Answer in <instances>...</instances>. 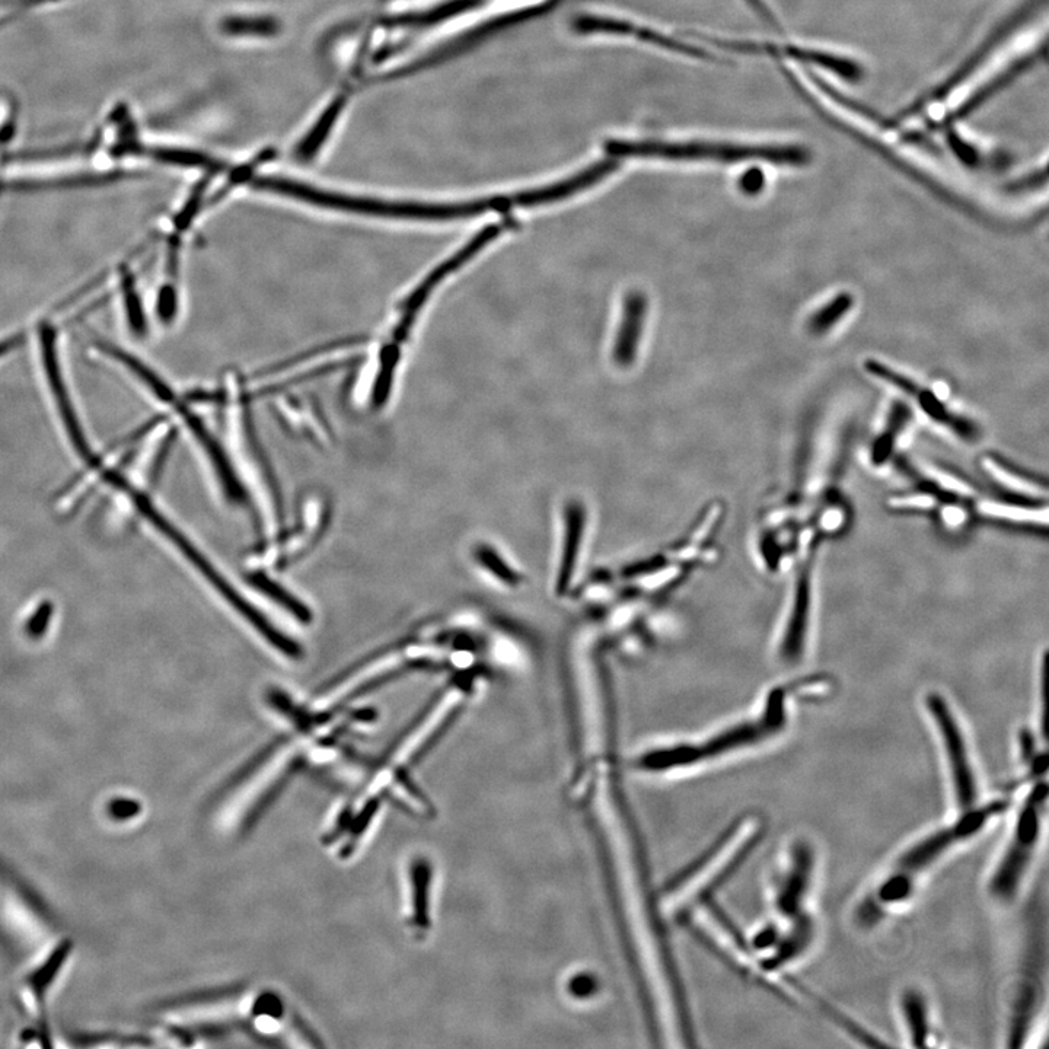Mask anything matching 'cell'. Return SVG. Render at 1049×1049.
<instances>
[{"instance_id": "1", "label": "cell", "mask_w": 1049, "mask_h": 1049, "mask_svg": "<svg viewBox=\"0 0 1049 1049\" xmlns=\"http://www.w3.org/2000/svg\"><path fill=\"white\" fill-rule=\"evenodd\" d=\"M614 158H662L675 161H713L722 164L762 161L779 167L800 168L811 162V153L796 145H741L725 142H624L605 145Z\"/></svg>"}, {"instance_id": "2", "label": "cell", "mask_w": 1049, "mask_h": 1049, "mask_svg": "<svg viewBox=\"0 0 1049 1049\" xmlns=\"http://www.w3.org/2000/svg\"><path fill=\"white\" fill-rule=\"evenodd\" d=\"M787 693L784 688L771 691L760 719L742 723L719 733L704 744L679 745L677 748L659 749L640 757L639 767L646 771H669L675 767H690L719 755L729 754L745 746L760 744L779 733L786 726Z\"/></svg>"}, {"instance_id": "3", "label": "cell", "mask_w": 1049, "mask_h": 1049, "mask_svg": "<svg viewBox=\"0 0 1049 1049\" xmlns=\"http://www.w3.org/2000/svg\"><path fill=\"white\" fill-rule=\"evenodd\" d=\"M1047 799L1048 784L1044 780L1039 781L1029 790L1028 797L1017 813L1009 846L997 864L990 882L991 894L997 901H1013L1019 892L1041 835L1042 816Z\"/></svg>"}, {"instance_id": "4", "label": "cell", "mask_w": 1049, "mask_h": 1049, "mask_svg": "<svg viewBox=\"0 0 1049 1049\" xmlns=\"http://www.w3.org/2000/svg\"><path fill=\"white\" fill-rule=\"evenodd\" d=\"M1007 808H1009V802L1000 799L982 806H974L962 812V815L952 824L931 832L923 840L917 841L914 846L905 850L895 863L894 872L901 873L915 882L920 873L926 872L953 847L980 834L997 815L1006 811Z\"/></svg>"}, {"instance_id": "5", "label": "cell", "mask_w": 1049, "mask_h": 1049, "mask_svg": "<svg viewBox=\"0 0 1049 1049\" xmlns=\"http://www.w3.org/2000/svg\"><path fill=\"white\" fill-rule=\"evenodd\" d=\"M927 709L936 723L945 749L956 805L961 812L968 811L978 805V784L964 732L949 704L940 695L930 694L927 697Z\"/></svg>"}, {"instance_id": "6", "label": "cell", "mask_w": 1049, "mask_h": 1049, "mask_svg": "<svg viewBox=\"0 0 1049 1049\" xmlns=\"http://www.w3.org/2000/svg\"><path fill=\"white\" fill-rule=\"evenodd\" d=\"M864 369L873 378L891 385L895 390L908 395L917 404L918 408L927 417L939 426L945 427L950 433L964 442L974 443L981 438V427L969 417L962 416L956 411L950 410L945 401L940 400L936 392L930 388L918 384L910 376L897 371L892 366L880 362L878 359H867Z\"/></svg>"}, {"instance_id": "7", "label": "cell", "mask_w": 1049, "mask_h": 1049, "mask_svg": "<svg viewBox=\"0 0 1049 1049\" xmlns=\"http://www.w3.org/2000/svg\"><path fill=\"white\" fill-rule=\"evenodd\" d=\"M40 353L44 375L49 382L50 394L62 417L63 426L68 430L76 448L84 451L86 448L84 432L81 430V424H79L75 406H73L68 385H66L65 375H63L62 365H60L56 331L50 325H43L40 328Z\"/></svg>"}, {"instance_id": "8", "label": "cell", "mask_w": 1049, "mask_h": 1049, "mask_svg": "<svg viewBox=\"0 0 1049 1049\" xmlns=\"http://www.w3.org/2000/svg\"><path fill=\"white\" fill-rule=\"evenodd\" d=\"M815 853L808 841H797L789 854V866L780 880L776 907L784 918H793L805 911V901L811 889Z\"/></svg>"}, {"instance_id": "9", "label": "cell", "mask_w": 1049, "mask_h": 1049, "mask_svg": "<svg viewBox=\"0 0 1049 1049\" xmlns=\"http://www.w3.org/2000/svg\"><path fill=\"white\" fill-rule=\"evenodd\" d=\"M573 28L580 34L628 35V37L639 38L644 43L655 44V46L662 47V49L685 54V56L697 57V59H710V57H713L710 56V53L698 49V47L682 43V41L675 40V38L665 37V35L649 30V28L637 27V25L630 24V22L618 21V19L582 15V17H577L573 21Z\"/></svg>"}, {"instance_id": "10", "label": "cell", "mask_w": 1049, "mask_h": 1049, "mask_svg": "<svg viewBox=\"0 0 1049 1049\" xmlns=\"http://www.w3.org/2000/svg\"><path fill=\"white\" fill-rule=\"evenodd\" d=\"M647 314V299L643 293L631 292L624 299L623 318L615 337L612 359L615 365L628 368L633 365L642 339L644 320Z\"/></svg>"}, {"instance_id": "11", "label": "cell", "mask_w": 1049, "mask_h": 1049, "mask_svg": "<svg viewBox=\"0 0 1049 1049\" xmlns=\"http://www.w3.org/2000/svg\"><path fill=\"white\" fill-rule=\"evenodd\" d=\"M815 939V921L811 915L803 913L790 918V929L781 933L779 942L771 949L770 956L762 959V969L777 971L784 968L796 959H799Z\"/></svg>"}, {"instance_id": "12", "label": "cell", "mask_w": 1049, "mask_h": 1049, "mask_svg": "<svg viewBox=\"0 0 1049 1049\" xmlns=\"http://www.w3.org/2000/svg\"><path fill=\"white\" fill-rule=\"evenodd\" d=\"M911 420H913V408L905 401L897 400L891 404L886 414L885 424L870 446V461L873 465L880 467L894 457L898 440Z\"/></svg>"}, {"instance_id": "13", "label": "cell", "mask_w": 1049, "mask_h": 1049, "mask_svg": "<svg viewBox=\"0 0 1049 1049\" xmlns=\"http://www.w3.org/2000/svg\"><path fill=\"white\" fill-rule=\"evenodd\" d=\"M70 949H72V943H60L56 949L51 950L49 958L44 959L41 965L28 975L25 988L28 990V997L33 1001L37 1015L43 1016L47 993L56 981L59 972L62 971L66 959L69 958Z\"/></svg>"}, {"instance_id": "14", "label": "cell", "mask_w": 1049, "mask_h": 1049, "mask_svg": "<svg viewBox=\"0 0 1049 1049\" xmlns=\"http://www.w3.org/2000/svg\"><path fill=\"white\" fill-rule=\"evenodd\" d=\"M901 1012L911 1045L917 1048L929 1047V1007L923 994L914 988L904 991L901 996Z\"/></svg>"}, {"instance_id": "15", "label": "cell", "mask_w": 1049, "mask_h": 1049, "mask_svg": "<svg viewBox=\"0 0 1049 1049\" xmlns=\"http://www.w3.org/2000/svg\"><path fill=\"white\" fill-rule=\"evenodd\" d=\"M97 346L100 352L110 356L111 359L117 360L124 369L136 376L142 384H145L146 388H149V391L156 395V398L164 401V403L174 401V395H172L168 385L158 375H155V372L151 371L148 366L143 365L139 359H136L135 356L124 352L123 349L108 343V341L98 340Z\"/></svg>"}, {"instance_id": "16", "label": "cell", "mask_w": 1049, "mask_h": 1049, "mask_svg": "<svg viewBox=\"0 0 1049 1049\" xmlns=\"http://www.w3.org/2000/svg\"><path fill=\"white\" fill-rule=\"evenodd\" d=\"M854 305H856V299H854L853 293L847 292V290L832 296L830 301L825 302L821 308L812 312L811 317L806 322L809 333L813 337H822L831 333L838 324L846 320L847 315L853 311Z\"/></svg>"}, {"instance_id": "17", "label": "cell", "mask_w": 1049, "mask_h": 1049, "mask_svg": "<svg viewBox=\"0 0 1049 1049\" xmlns=\"http://www.w3.org/2000/svg\"><path fill=\"white\" fill-rule=\"evenodd\" d=\"M123 302L124 308H126L127 320H129L132 330L137 334L145 333L146 325L142 305H140L139 295H137L135 285H133V277L129 276V274L123 280Z\"/></svg>"}, {"instance_id": "18", "label": "cell", "mask_w": 1049, "mask_h": 1049, "mask_svg": "<svg viewBox=\"0 0 1049 1049\" xmlns=\"http://www.w3.org/2000/svg\"><path fill=\"white\" fill-rule=\"evenodd\" d=\"M1047 184V172H1032V174L1026 175V177L1019 178V180L1013 181V183L1007 184L1006 191L1010 194H1025L1032 193V191L1039 190L1041 187H1045Z\"/></svg>"}, {"instance_id": "19", "label": "cell", "mask_w": 1049, "mask_h": 1049, "mask_svg": "<svg viewBox=\"0 0 1049 1049\" xmlns=\"http://www.w3.org/2000/svg\"><path fill=\"white\" fill-rule=\"evenodd\" d=\"M780 936L781 931L776 924H767L755 934L754 939H752V949L755 952H767V950H771L777 945Z\"/></svg>"}, {"instance_id": "20", "label": "cell", "mask_w": 1049, "mask_h": 1049, "mask_svg": "<svg viewBox=\"0 0 1049 1049\" xmlns=\"http://www.w3.org/2000/svg\"><path fill=\"white\" fill-rule=\"evenodd\" d=\"M739 187L748 196H755V194L761 193L765 187L764 172L757 170V168L746 171L742 175L741 180H739Z\"/></svg>"}, {"instance_id": "21", "label": "cell", "mask_w": 1049, "mask_h": 1049, "mask_svg": "<svg viewBox=\"0 0 1049 1049\" xmlns=\"http://www.w3.org/2000/svg\"><path fill=\"white\" fill-rule=\"evenodd\" d=\"M569 990L573 996L579 997V999H586V997L592 996L593 990H596L595 981L589 974L576 975L570 981Z\"/></svg>"}, {"instance_id": "22", "label": "cell", "mask_w": 1049, "mask_h": 1049, "mask_svg": "<svg viewBox=\"0 0 1049 1049\" xmlns=\"http://www.w3.org/2000/svg\"><path fill=\"white\" fill-rule=\"evenodd\" d=\"M748 3L755 9V11L760 12L762 17L771 19V14L768 12L767 6H765L761 0H748Z\"/></svg>"}]
</instances>
